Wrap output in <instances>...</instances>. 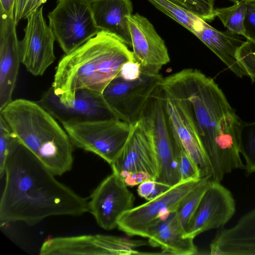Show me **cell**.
I'll list each match as a JSON object with an SVG mask.
<instances>
[{"label": "cell", "mask_w": 255, "mask_h": 255, "mask_svg": "<svg viewBox=\"0 0 255 255\" xmlns=\"http://www.w3.org/2000/svg\"><path fill=\"white\" fill-rule=\"evenodd\" d=\"M119 176L128 186L139 185L143 182L149 179L154 180L151 175L145 172H129Z\"/></svg>", "instance_id": "cell-35"}, {"label": "cell", "mask_w": 255, "mask_h": 255, "mask_svg": "<svg viewBox=\"0 0 255 255\" xmlns=\"http://www.w3.org/2000/svg\"><path fill=\"white\" fill-rule=\"evenodd\" d=\"M210 254L255 255V208L217 235L210 244Z\"/></svg>", "instance_id": "cell-18"}, {"label": "cell", "mask_w": 255, "mask_h": 255, "mask_svg": "<svg viewBox=\"0 0 255 255\" xmlns=\"http://www.w3.org/2000/svg\"><path fill=\"white\" fill-rule=\"evenodd\" d=\"M14 14L0 13V111L10 103L21 62Z\"/></svg>", "instance_id": "cell-16"}, {"label": "cell", "mask_w": 255, "mask_h": 255, "mask_svg": "<svg viewBox=\"0 0 255 255\" xmlns=\"http://www.w3.org/2000/svg\"><path fill=\"white\" fill-rule=\"evenodd\" d=\"M128 22L133 58L140 64L141 74H159L170 60L164 41L149 20L138 13L130 16Z\"/></svg>", "instance_id": "cell-13"}, {"label": "cell", "mask_w": 255, "mask_h": 255, "mask_svg": "<svg viewBox=\"0 0 255 255\" xmlns=\"http://www.w3.org/2000/svg\"><path fill=\"white\" fill-rule=\"evenodd\" d=\"M211 181V179L209 177L201 178L195 187L183 198L178 205L176 211L185 230Z\"/></svg>", "instance_id": "cell-24"}, {"label": "cell", "mask_w": 255, "mask_h": 255, "mask_svg": "<svg viewBox=\"0 0 255 255\" xmlns=\"http://www.w3.org/2000/svg\"><path fill=\"white\" fill-rule=\"evenodd\" d=\"M238 62L254 82L255 80V43L246 39L236 53Z\"/></svg>", "instance_id": "cell-30"}, {"label": "cell", "mask_w": 255, "mask_h": 255, "mask_svg": "<svg viewBox=\"0 0 255 255\" xmlns=\"http://www.w3.org/2000/svg\"><path fill=\"white\" fill-rule=\"evenodd\" d=\"M171 187L163 183L149 179L138 185L137 191L141 197L148 201L157 198Z\"/></svg>", "instance_id": "cell-31"}, {"label": "cell", "mask_w": 255, "mask_h": 255, "mask_svg": "<svg viewBox=\"0 0 255 255\" xmlns=\"http://www.w3.org/2000/svg\"><path fill=\"white\" fill-rule=\"evenodd\" d=\"M159 87L184 114L212 170L219 142L239 130L242 122L223 92L212 78L191 68L163 78Z\"/></svg>", "instance_id": "cell-2"}, {"label": "cell", "mask_w": 255, "mask_h": 255, "mask_svg": "<svg viewBox=\"0 0 255 255\" xmlns=\"http://www.w3.org/2000/svg\"><path fill=\"white\" fill-rule=\"evenodd\" d=\"M37 102L61 124L117 118L102 94L89 89L78 91L74 100L65 104L51 87Z\"/></svg>", "instance_id": "cell-9"}, {"label": "cell", "mask_w": 255, "mask_h": 255, "mask_svg": "<svg viewBox=\"0 0 255 255\" xmlns=\"http://www.w3.org/2000/svg\"><path fill=\"white\" fill-rule=\"evenodd\" d=\"M156 8L193 33L200 17L169 0H147Z\"/></svg>", "instance_id": "cell-25"}, {"label": "cell", "mask_w": 255, "mask_h": 255, "mask_svg": "<svg viewBox=\"0 0 255 255\" xmlns=\"http://www.w3.org/2000/svg\"><path fill=\"white\" fill-rule=\"evenodd\" d=\"M111 166L113 172L119 175L129 172H145L155 180L156 157L150 136L141 119L132 125L126 144Z\"/></svg>", "instance_id": "cell-15"}, {"label": "cell", "mask_w": 255, "mask_h": 255, "mask_svg": "<svg viewBox=\"0 0 255 255\" xmlns=\"http://www.w3.org/2000/svg\"><path fill=\"white\" fill-rule=\"evenodd\" d=\"M62 125L73 145L98 155L111 165L126 144L132 125L112 118Z\"/></svg>", "instance_id": "cell-6"}, {"label": "cell", "mask_w": 255, "mask_h": 255, "mask_svg": "<svg viewBox=\"0 0 255 255\" xmlns=\"http://www.w3.org/2000/svg\"><path fill=\"white\" fill-rule=\"evenodd\" d=\"M20 143L55 176L70 171L73 143L57 121L37 102L12 100L0 111Z\"/></svg>", "instance_id": "cell-4"}, {"label": "cell", "mask_w": 255, "mask_h": 255, "mask_svg": "<svg viewBox=\"0 0 255 255\" xmlns=\"http://www.w3.org/2000/svg\"><path fill=\"white\" fill-rule=\"evenodd\" d=\"M201 179L180 182L157 198L133 207L121 216L117 227L130 236L145 238L149 226L159 217L176 211Z\"/></svg>", "instance_id": "cell-10"}, {"label": "cell", "mask_w": 255, "mask_h": 255, "mask_svg": "<svg viewBox=\"0 0 255 255\" xmlns=\"http://www.w3.org/2000/svg\"><path fill=\"white\" fill-rule=\"evenodd\" d=\"M162 96L171 125L182 146L199 167L202 178L211 179V168L197 134L180 108Z\"/></svg>", "instance_id": "cell-21"}, {"label": "cell", "mask_w": 255, "mask_h": 255, "mask_svg": "<svg viewBox=\"0 0 255 255\" xmlns=\"http://www.w3.org/2000/svg\"><path fill=\"white\" fill-rule=\"evenodd\" d=\"M141 74L140 64L135 61L126 63L122 66L120 76L128 81H132L138 78Z\"/></svg>", "instance_id": "cell-34"}, {"label": "cell", "mask_w": 255, "mask_h": 255, "mask_svg": "<svg viewBox=\"0 0 255 255\" xmlns=\"http://www.w3.org/2000/svg\"><path fill=\"white\" fill-rule=\"evenodd\" d=\"M148 132L156 157L155 180L172 187L181 182L177 156L180 143L171 125L158 86L141 119Z\"/></svg>", "instance_id": "cell-5"}, {"label": "cell", "mask_w": 255, "mask_h": 255, "mask_svg": "<svg viewBox=\"0 0 255 255\" xmlns=\"http://www.w3.org/2000/svg\"><path fill=\"white\" fill-rule=\"evenodd\" d=\"M40 6L39 0H15L14 19L16 24Z\"/></svg>", "instance_id": "cell-32"}, {"label": "cell", "mask_w": 255, "mask_h": 255, "mask_svg": "<svg viewBox=\"0 0 255 255\" xmlns=\"http://www.w3.org/2000/svg\"><path fill=\"white\" fill-rule=\"evenodd\" d=\"M4 175L1 223L33 225L51 216H76L89 212L88 200L57 180L20 142L7 158Z\"/></svg>", "instance_id": "cell-1"}, {"label": "cell", "mask_w": 255, "mask_h": 255, "mask_svg": "<svg viewBox=\"0 0 255 255\" xmlns=\"http://www.w3.org/2000/svg\"><path fill=\"white\" fill-rule=\"evenodd\" d=\"M47 0H39V3L40 6L44 4Z\"/></svg>", "instance_id": "cell-37"}, {"label": "cell", "mask_w": 255, "mask_h": 255, "mask_svg": "<svg viewBox=\"0 0 255 255\" xmlns=\"http://www.w3.org/2000/svg\"><path fill=\"white\" fill-rule=\"evenodd\" d=\"M244 25L246 39L255 43V2H247Z\"/></svg>", "instance_id": "cell-33"}, {"label": "cell", "mask_w": 255, "mask_h": 255, "mask_svg": "<svg viewBox=\"0 0 255 255\" xmlns=\"http://www.w3.org/2000/svg\"><path fill=\"white\" fill-rule=\"evenodd\" d=\"M127 187L123 179L113 172L91 194L89 212L102 229L117 227L121 216L133 207L135 198Z\"/></svg>", "instance_id": "cell-12"}, {"label": "cell", "mask_w": 255, "mask_h": 255, "mask_svg": "<svg viewBox=\"0 0 255 255\" xmlns=\"http://www.w3.org/2000/svg\"><path fill=\"white\" fill-rule=\"evenodd\" d=\"M206 21L215 17L214 0H169Z\"/></svg>", "instance_id": "cell-28"}, {"label": "cell", "mask_w": 255, "mask_h": 255, "mask_svg": "<svg viewBox=\"0 0 255 255\" xmlns=\"http://www.w3.org/2000/svg\"><path fill=\"white\" fill-rule=\"evenodd\" d=\"M15 0H0L1 13L14 15Z\"/></svg>", "instance_id": "cell-36"}, {"label": "cell", "mask_w": 255, "mask_h": 255, "mask_svg": "<svg viewBox=\"0 0 255 255\" xmlns=\"http://www.w3.org/2000/svg\"><path fill=\"white\" fill-rule=\"evenodd\" d=\"M96 26L115 35L131 47L128 17L132 15L130 0H89Z\"/></svg>", "instance_id": "cell-19"}, {"label": "cell", "mask_w": 255, "mask_h": 255, "mask_svg": "<svg viewBox=\"0 0 255 255\" xmlns=\"http://www.w3.org/2000/svg\"><path fill=\"white\" fill-rule=\"evenodd\" d=\"M19 142L3 117L0 115V176L4 175L7 158L14 147Z\"/></svg>", "instance_id": "cell-27"}, {"label": "cell", "mask_w": 255, "mask_h": 255, "mask_svg": "<svg viewBox=\"0 0 255 255\" xmlns=\"http://www.w3.org/2000/svg\"><path fill=\"white\" fill-rule=\"evenodd\" d=\"M193 34L206 45L237 77L248 76L238 62L236 53L245 41L243 37L218 30L201 19Z\"/></svg>", "instance_id": "cell-20"}, {"label": "cell", "mask_w": 255, "mask_h": 255, "mask_svg": "<svg viewBox=\"0 0 255 255\" xmlns=\"http://www.w3.org/2000/svg\"><path fill=\"white\" fill-rule=\"evenodd\" d=\"M145 238L148 239L149 246L160 248L163 254L192 255L198 253L194 238L187 236L176 211L154 221Z\"/></svg>", "instance_id": "cell-17"}, {"label": "cell", "mask_w": 255, "mask_h": 255, "mask_svg": "<svg viewBox=\"0 0 255 255\" xmlns=\"http://www.w3.org/2000/svg\"><path fill=\"white\" fill-rule=\"evenodd\" d=\"M247 1L237 0L230 6L215 8L214 13L231 33L242 36L246 39L244 22L247 10Z\"/></svg>", "instance_id": "cell-23"}, {"label": "cell", "mask_w": 255, "mask_h": 255, "mask_svg": "<svg viewBox=\"0 0 255 255\" xmlns=\"http://www.w3.org/2000/svg\"><path fill=\"white\" fill-rule=\"evenodd\" d=\"M23 39L19 41L21 63L35 76H42L54 62V35L45 20L43 5L27 18Z\"/></svg>", "instance_id": "cell-11"}, {"label": "cell", "mask_w": 255, "mask_h": 255, "mask_svg": "<svg viewBox=\"0 0 255 255\" xmlns=\"http://www.w3.org/2000/svg\"><path fill=\"white\" fill-rule=\"evenodd\" d=\"M39 254L103 255V252L95 235L48 238L42 244Z\"/></svg>", "instance_id": "cell-22"}, {"label": "cell", "mask_w": 255, "mask_h": 255, "mask_svg": "<svg viewBox=\"0 0 255 255\" xmlns=\"http://www.w3.org/2000/svg\"><path fill=\"white\" fill-rule=\"evenodd\" d=\"M235 212L232 193L220 182L212 180L186 230L187 235L194 239L204 232L222 227Z\"/></svg>", "instance_id": "cell-14"}, {"label": "cell", "mask_w": 255, "mask_h": 255, "mask_svg": "<svg viewBox=\"0 0 255 255\" xmlns=\"http://www.w3.org/2000/svg\"><path fill=\"white\" fill-rule=\"evenodd\" d=\"M130 61L135 60L128 46L115 35L101 31L61 58L51 87L65 104L73 101L81 89L102 94L120 76L123 65Z\"/></svg>", "instance_id": "cell-3"}, {"label": "cell", "mask_w": 255, "mask_h": 255, "mask_svg": "<svg viewBox=\"0 0 255 255\" xmlns=\"http://www.w3.org/2000/svg\"><path fill=\"white\" fill-rule=\"evenodd\" d=\"M177 161L181 182L198 180L202 178L199 167L183 148L181 143L178 153Z\"/></svg>", "instance_id": "cell-29"}, {"label": "cell", "mask_w": 255, "mask_h": 255, "mask_svg": "<svg viewBox=\"0 0 255 255\" xmlns=\"http://www.w3.org/2000/svg\"><path fill=\"white\" fill-rule=\"evenodd\" d=\"M162 78L160 74H141L132 81L118 77L106 87L102 95L117 119L133 125L142 118L149 100Z\"/></svg>", "instance_id": "cell-8"}, {"label": "cell", "mask_w": 255, "mask_h": 255, "mask_svg": "<svg viewBox=\"0 0 255 255\" xmlns=\"http://www.w3.org/2000/svg\"><path fill=\"white\" fill-rule=\"evenodd\" d=\"M240 149L245 160V169L247 173L255 172V122L242 121Z\"/></svg>", "instance_id": "cell-26"}, {"label": "cell", "mask_w": 255, "mask_h": 255, "mask_svg": "<svg viewBox=\"0 0 255 255\" xmlns=\"http://www.w3.org/2000/svg\"><path fill=\"white\" fill-rule=\"evenodd\" d=\"M48 17L49 26L65 54L101 31L95 24L89 0H58Z\"/></svg>", "instance_id": "cell-7"}]
</instances>
